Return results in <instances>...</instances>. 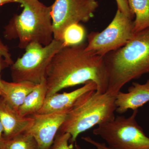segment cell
Here are the masks:
<instances>
[{
  "instance_id": "6da1fadb",
  "label": "cell",
  "mask_w": 149,
  "mask_h": 149,
  "mask_svg": "<svg viewBox=\"0 0 149 149\" xmlns=\"http://www.w3.org/2000/svg\"><path fill=\"white\" fill-rule=\"evenodd\" d=\"M85 47L83 43L65 47L54 56L46 71L47 96L90 81L95 83L98 92H107L108 76L104 56L86 51Z\"/></svg>"
},
{
  "instance_id": "7a4b0ae2",
  "label": "cell",
  "mask_w": 149,
  "mask_h": 149,
  "mask_svg": "<svg viewBox=\"0 0 149 149\" xmlns=\"http://www.w3.org/2000/svg\"><path fill=\"white\" fill-rule=\"evenodd\" d=\"M107 92L116 96L124 85L149 72V27L135 35L126 45L104 56Z\"/></svg>"
},
{
  "instance_id": "3957f363",
  "label": "cell",
  "mask_w": 149,
  "mask_h": 149,
  "mask_svg": "<svg viewBox=\"0 0 149 149\" xmlns=\"http://www.w3.org/2000/svg\"><path fill=\"white\" fill-rule=\"evenodd\" d=\"M115 96L108 92L93 90L82 95L66 114L60 128V133L71 135V145L75 143L78 136L94 126L113 119L116 109Z\"/></svg>"
},
{
  "instance_id": "277c9868",
  "label": "cell",
  "mask_w": 149,
  "mask_h": 149,
  "mask_svg": "<svg viewBox=\"0 0 149 149\" xmlns=\"http://www.w3.org/2000/svg\"><path fill=\"white\" fill-rule=\"evenodd\" d=\"M23 10L14 16L6 28L9 39H18L19 47L24 49L32 43L43 46L54 40L51 6H47L38 0H19Z\"/></svg>"
},
{
  "instance_id": "5b68a950",
  "label": "cell",
  "mask_w": 149,
  "mask_h": 149,
  "mask_svg": "<svg viewBox=\"0 0 149 149\" xmlns=\"http://www.w3.org/2000/svg\"><path fill=\"white\" fill-rule=\"evenodd\" d=\"M64 47L62 41L54 39L47 46L30 44L25 48L23 55L11 65L14 82H29L37 85L45 81L46 71L51 60Z\"/></svg>"
},
{
  "instance_id": "8992f818",
  "label": "cell",
  "mask_w": 149,
  "mask_h": 149,
  "mask_svg": "<svg viewBox=\"0 0 149 149\" xmlns=\"http://www.w3.org/2000/svg\"><path fill=\"white\" fill-rule=\"evenodd\" d=\"M138 110L128 117L117 116L93 131L113 149H149V138L138 124Z\"/></svg>"
},
{
  "instance_id": "52a82bcc",
  "label": "cell",
  "mask_w": 149,
  "mask_h": 149,
  "mask_svg": "<svg viewBox=\"0 0 149 149\" xmlns=\"http://www.w3.org/2000/svg\"><path fill=\"white\" fill-rule=\"evenodd\" d=\"M133 19L117 10L114 18L101 32H92L88 36L85 50L104 56L126 45L133 37Z\"/></svg>"
},
{
  "instance_id": "ba28073f",
  "label": "cell",
  "mask_w": 149,
  "mask_h": 149,
  "mask_svg": "<svg viewBox=\"0 0 149 149\" xmlns=\"http://www.w3.org/2000/svg\"><path fill=\"white\" fill-rule=\"evenodd\" d=\"M98 6L96 0H55L51 6L54 39L62 41L67 27L89 21Z\"/></svg>"
},
{
  "instance_id": "9c48e42d",
  "label": "cell",
  "mask_w": 149,
  "mask_h": 149,
  "mask_svg": "<svg viewBox=\"0 0 149 149\" xmlns=\"http://www.w3.org/2000/svg\"><path fill=\"white\" fill-rule=\"evenodd\" d=\"M67 113L58 112L30 116L33 122L25 132L35 138L39 149H50Z\"/></svg>"
},
{
  "instance_id": "30bf717a",
  "label": "cell",
  "mask_w": 149,
  "mask_h": 149,
  "mask_svg": "<svg viewBox=\"0 0 149 149\" xmlns=\"http://www.w3.org/2000/svg\"><path fill=\"white\" fill-rule=\"evenodd\" d=\"M97 90L95 83L90 81L72 92L62 94L57 93L47 96L43 106L37 113L45 114L58 112H68L82 95L89 91Z\"/></svg>"
},
{
  "instance_id": "8fae6325",
  "label": "cell",
  "mask_w": 149,
  "mask_h": 149,
  "mask_svg": "<svg viewBox=\"0 0 149 149\" xmlns=\"http://www.w3.org/2000/svg\"><path fill=\"white\" fill-rule=\"evenodd\" d=\"M0 120L3 129L4 139L8 140L24 133L32 125L33 119L30 116H20L1 97Z\"/></svg>"
},
{
  "instance_id": "7c38bea8",
  "label": "cell",
  "mask_w": 149,
  "mask_h": 149,
  "mask_svg": "<svg viewBox=\"0 0 149 149\" xmlns=\"http://www.w3.org/2000/svg\"><path fill=\"white\" fill-rule=\"evenodd\" d=\"M149 102V80L144 84L133 83L127 93L120 91L115 96L116 111L119 114L129 109L138 110Z\"/></svg>"
},
{
  "instance_id": "4fadbf2b",
  "label": "cell",
  "mask_w": 149,
  "mask_h": 149,
  "mask_svg": "<svg viewBox=\"0 0 149 149\" xmlns=\"http://www.w3.org/2000/svg\"><path fill=\"white\" fill-rule=\"evenodd\" d=\"M36 85L29 82L10 83L2 80L0 96L10 106L18 111L25 98L34 90Z\"/></svg>"
},
{
  "instance_id": "5bb4252c",
  "label": "cell",
  "mask_w": 149,
  "mask_h": 149,
  "mask_svg": "<svg viewBox=\"0 0 149 149\" xmlns=\"http://www.w3.org/2000/svg\"><path fill=\"white\" fill-rule=\"evenodd\" d=\"M47 94V88L45 81L36 85L19 108V114L27 117L37 113L43 106Z\"/></svg>"
},
{
  "instance_id": "9a60e30c",
  "label": "cell",
  "mask_w": 149,
  "mask_h": 149,
  "mask_svg": "<svg viewBox=\"0 0 149 149\" xmlns=\"http://www.w3.org/2000/svg\"><path fill=\"white\" fill-rule=\"evenodd\" d=\"M128 5L136 19L133 21L134 33L149 27V0H128Z\"/></svg>"
},
{
  "instance_id": "2e32d148",
  "label": "cell",
  "mask_w": 149,
  "mask_h": 149,
  "mask_svg": "<svg viewBox=\"0 0 149 149\" xmlns=\"http://www.w3.org/2000/svg\"><path fill=\"white\" fill-rule=\"evenodd\" d=\"M85 35V29L82 25L79 23L71 24L64 30L62 41L65 47L80 45L83 43Z\"/></svg>"
},
{
  "instance_id": "e0dca14e",
  "label": "cell",
  "mask_w": 149,
  "mask_h": 149,
  "mask_svg": "<svg viewBox=\"0 0 149 149\" xmlns=\"http://www.w3.org/2000/svg\"><path fill=\"white\" fill-rule=\"evenodd\" d=\"M4 149H39V146L35 138L24 132L6 140Z\"/></svg>"
},
{
  "instance_id": "ac0fdd59",
  "label": "cell",
  "mask_w": 149,
  "mask_h": 149,
  "mask_svg": "<svg viewBox=\"0 0 149 149\" xmlns=\"http://www.w3.org/2000/svg\"><path fill=\"white\" fill-rule=\"evenodd\" d=\"M71 139V135L68 133H59L57 134L52 145L50 149H73L72 145H68V142ZM81 149L75 143V149Z\"/></svg>"
},
{
  "instance_id": "d6986e66",
  "label": "cell",
  "mask_w": 149,
  "mask_h": 149,
  "mask_svg": "<svg viewBox=\"0 0 149 149\" xmlns=\"http://www.w3.org/2000/svg\"><path fill=\"white\" fill-rule=\"evenodd\" d=\"M13 63L8 48L3 43L0 38V73L4 68L11 66ZM1 80L0 76V85Z\"/></svg>"
},
{
  "instance_id": "ffe728a7",
  "label": "cell",
  "mask_w": 149,
  "mask_h": 149,
  "mask_svg": "<svg viewBox=\"0 0 149 149\" xmlns=\"http://www.w3.org/2000/svg\"><path fill=\"white\" fill-rule=\"evenodd\" d=\"M116 1L117 3L118 10H120L125 16L133 19L134 15L131 12L129 8L128 0H116Z\"/></svg>"
},
{
  "instance_id": "44dd1931",
  "label": "cell",
  "mask_w": 149,
  "mask_h": 149,
  "mask_svg": "<svg viewBox=\"0 0 149 149\" xmlns=\"http://www.w3.org/2000/svg\"><path fill=\"white\" fill-rule=\"evenodd\" d=\"M82 139L87 143L91 144L95 147L94 148L91 149H113L107 146L106 144L95 141L89 136L83 137Z\"/></svg>"
},
{
  "instance_id": "7402d4cb",
  "label": "cell",
  "mask_w": 149,
  "mask_h": 149,
  "mask_svg": "<svg viewBox=\"0 0 149 149\" xmlns=\"http://www.w3.org/2000/svg\"><path fill=\"white\" fill-rule=\"evenodd\" d=\"M3 129L0 120V148H4L6 140L4 139L3 136Z\"/></svg>"
},
{
  "instance_id": "603a6c76",
  "label": "cell",
  "mask_w": 149,
  "mask_h": 149,
  "mask_svg": "<svg viewBox=\"0 0 149 149\" xmlns=\"http://www.w3.org/2000/svg\"><path fill=\"white\" fill-rule=\"evenodd\" d=\"M19 0H0V7L1 6L10 3H18Z\"/></svg>"
},
{
  "instance_id": "cb8c5ba5",
  "label": "cell",
  "mask_w": 149,
  "mask_h": 149,
  "mask_svg": "<svg viewBox=\"0 0 149 149\" xmlns=\"http://www.w3.org/2000/svg\"><path fill=\"white\" fill-rule=\"evenodd\" d=\"M0 149H3L0 148Z\"/></svg>"
}]
</instances>
